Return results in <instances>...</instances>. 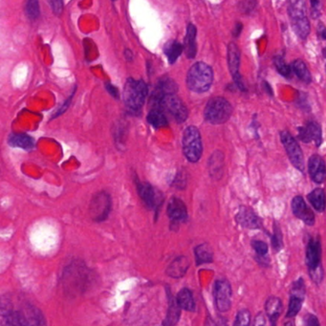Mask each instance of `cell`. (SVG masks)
I'll list each match as a JSON object with an SVG mask.
<instances>
[{"instance_id": "cell-43", "label": "cell", "mask_w": 326, "mask_h": 326, "mask_svg": "<svg viewBox=\"0 0 326 326\" xmlns=\"http://www.w3.org/2000/svg\"><path fill=\"white\" fill-rule=\"evenodd\" d=\"M254 323H255V325H264V324H266V318H265L264 314L259 313L257 315V317H256Z\"/></svg>"}, {"instance_id": "cell-11", "label": "cell", "mask_w": 326, "mask_h": 326, "mask_svg": "<svg viewBox=\"0 0 326 326\" xmlns=\"http://www.w3.org/2000/svg\"><path fill=\"white\" fill-rule=\"evenodd\" d=\"M214 301L219 312H228L231 306V286L226 280H219L214 284Z\"/></svg>"}, {"instance_id": "cell-13", "label": "cell", "mask_w": 326, "mask_h": 326, "mask_svg": "<svg viewBox=\"0 0 326 326\" xmlns=\"http://www.w3.org/2000/svg\"><path fill=\"white\" fill-rule=\"evenodd\" d=\"M292 211L295 216L303 221L306 225L313 226L315 224V214L301 196H296L295 198H293Z\"/></svg>"}, {"instance_id": "cell-28", "label": "cell", "mask_w": 326, "mask_h": 326, "mask_svg": "<svg viewBox=\"0 0 326 326\" xmlns=\"http://www.w3.org/2000/svg\"><path fill=\"white\" fill-rule=\"evenodd\" d=\"M171 295H169V306H168V314L165 321L163 322V324L165 325H174L176 324L179 320L180 317V305L178 304L177 300H173L170 297Z\"/></svg>"}, {"instance_id": "cell-14", "label": "cell", "mask_w": 326, "mask_h": 326, "mask_svg": "<svg viewBox=\"0 0 326 326\" xmlns=\"http://www.w3.org/2000/svg\"><path fill=\"white\" fill-rule=\"evenodd\" d=\"M300 141L309 144L314 142L316 147H319L322 142V133L319 124L315 122H310L305 126L299 128V135Z\"/></svg>"}, {"instance_id": "cell-12", "label": "cell", "mask_w": 326, "mask_h": 326, "mask_svg": "<svg viewBox=\"0 0 326 326\" xmlns=\"http://www.w3.org/2000/svg\"><path fill=\"white\" fill-rule=\"evenodd\" d=\"M137 185V191L140 195L142 200L145 203V205L149 209H155V211H158V207L162 205V201L160 199L159 193L155 191V189L150 185V183H144L141 182L139 179H136L135 181Z\"/></svg>"}, {"instance_id": "cell-10", "label": "cell", "mask_w": 326, "mask_h": 326, "mask_svg": "<svg viewBox=\"0 0 326 326\" xmlns=\"http://www.w3.org/2000/svg\"><path fill=\"white\" fill-rule=\"evenodd\" d=\"M111 210V198L106 193H100L93 197L90 204V213L93 220H106Z\"/></svg>"}, {"instance_id": "cell-32", "label": "cell", "mask_w": 326, "mask_h": 326, "mask_svg": "<svg viewBox=\"0 0 326 326\" xmlns=\"http://www.w3.org/2000/svg\"><path fill=\"white\" fill-rule=\"evenodd\" d=\"M273 62H274V66H275L276 70L282 76L285 77V78H289L291 76V67L286 64V62L282 57L281 56L275 57L273 59Z\"/></svg>"}, {"instance_id": "cell-38", "label": "cell", "mask_w": 326, "mask_h": 326, "mask_svg": "<svg viewBox=\"0 0 326 326\" xmlns=\"http://www.w3.org/2000/svg\"><path fill=\"white\" fill-rule=\"evenodd\" d=\"M256 5V0H242L239 2L238 8L245 14L251 13L253 10L255 9Z\"/></svg>"}, {"instance_id": "cell-22", "label": "cell", "mask_w": 326, "mask_h": 326, "mask_svg": "<svg viewBox=\"0 0 326 326\" xmlns=\"http://www.w3.org/2000/svg\"><path fill=\"white\" fill-rule=\"evenodd\" d=\"M8 144L13 148L24 150H31L34 148V140L27 134L14 133L8 138Z\"/></svg>"}, {"instance_id": "cell-18", "label": "cell", "mask_w": 326, "mask_h": 326, "mask_svg": "<svg viewBox=\"0 0 326 326\" xmlns=\"http://www.w3.org/2000/svg\"><path fill=\"white\" fill-rule=\"evenodd\" d=\"M189 267H190L189 259L185 256H179L168 266L167 273L170 277L179 278L185 275Z\"/></svg>"}, {"instance_id": "cell-23", "label": "cell", "mask_w": 326, "mask_h": 326, "mask_svg": "<svg viewBox=\"0 0 326 326\" xmlns=\"http://www.w3.org/2000/svg\"><path fill=\"white\" fill-rule=\"evenodd\" d=\"M184 50L187 54V57L190 59H194L196 55V27L192 23L187 29Z\"/></svg>"}, {"instance_id": "cell-29", "label": "cell", "mask_w": 326, "mask_h": 326, "mask_svg": "<svg viewBox=\"0 0 326 326\" xmlns=\"http://www.w3.org/2000/svg\"><path fill=\"white\" fill-rule=\"evenodd\" d=\"M148 122L153 127L159 128L168 125V119L164 111L159 108H152L148 115Z\"/></svg>"}, {"instance_id": "cell-25", "label": "cell", "mask_w": 326, "mask_h": 326, "mask_svg": "<svg viewBox=\"0 0 326 326\" xmlns=\"http://www.w3.org/2000/svg\"><path fill=\"white\" fill-rule=\"evenodd\" d=\"M176 300L181 308L190 311V312H193L195 310V301H194V296H193L192 292L190 291L188 288H184L178 293Z\"/></svg>"}, {"instance_id": "cell-9", "label": "cell", "mask_w": 326, "mask_h": 326, "mask_svg": "<svg viewBox=\"0 0 326 326\" xmlns=\"http://www.w3.org/2000/svg\"><path fill=\"white\" fill-rule=\"evenodd\" d=\"M281 140L293 166L300 171H304V157L298 142L294 139L291 133L287 130L281 132Z\"/></svg>"}, {"instance_id": "cell-6", "label": "cell", "mask_w": 326, "mask_h": 326, "mask_svg": "<svg viewBox=\"0 0 326 326\" xmlns=\"http://www.w3.org/2000/svg\"><path fill=\"white\" fill-rule=\"evenodd\" d=\"M288 13L291 18L292 26L301 39H306L310 33V24L306 15L304 0H289Z\"/></svg>"}, {"instance_id": "cell-20", "label": "cell", "mask_w": 326, "mask_h": 326, "mask_svg": "<svg viewBox=\"0 0 326 326\" xmlns=\"http://www.w3.org/2000/svg\"><path fill=\"white\" fill-rule=\"evenodd\" d=\"M224 169V155L223 153L217 150L212 153V156L209 160V171L210 175L213 179H220L223 175Z\"/></svg>"}, {"instance_id": "cell-27", "label": "cell", "mask_w": 326, "mask_h": 326, "mask_svg": "<svg viewBox=\"0 0 326 326\" xmlns=\"http://www.w3.org/2000/svg\"><path fill=\"white\" fill-rule=\"evenodd\" d=\"M183 50H184L183 45L181 44L180 42H178L177 40L168 41L166 43L165 48H164V52L166 54L168 62L170 63H174L176 62L178 58L180 57V55L183 52Z\"/></svg>"}, {"instance_id": "cell-16", "label": "cell", "mask_w": 326, "mask_h": 326, "mask_svg": "<svg viewBox=\"0 0 326 326\" xmlns=\"http://www.w3.org/2000/svg\"><path fill=\"white\" fill-rule=\"evenodd\" d=\"M236 219L239 225L248 229H260L262 227V221L251 209L241 207Z\"/></svg>"}, {"instance_id": "cell-37", "label": "cell", "mask_w": 326, "mask_h": 326, "mask_svg": "<svg viewBox=\"0 0 326 326\" xmlns=\"http://www.w3.org/2000/svg\"><path fill=\"white\" fill-rule=\"evenodd\" d=\"M27 13L30 18L35 19L39 15L38 0H28L27 2Z\"/></svg>"}, {"instance_id": "cell-15", "label": "cell", "mask_w": 326, "mask_h": 326, "mask_svg": "<svg viewBox=\"0 0 326 326\" xmlns=\"http://www.w3.org/2000/svg\"><path fill=\"white\" fill-rule=\"evenodd\" d=\"M309 174L311 179L317 184L326 181V164L319 155H312L308 162Z\"/></svg>"}, {"instance_id": "cell-26", "label": "cell", "mask_w": 326, "mask_h": 326, "mask_svg": "<svg viewBox=\"0 0 326 326\" xmlns=\"http://www.w3.org/2000/svg\"><path fill=\"white\" fill-rule=\"evenodd\" d=\"M194 254H195L197 265L211 263L213 260V253H212V248L210 247L207 243H204V244H201L195 248Z\"/></svg>"}, {"instance_id": "cell-46", "label": "cell", "mask_w": 326, "mask_h": 326, "mask_svg": "<svg viewBox=\"0 0 326 326\" xmlns=\"http://www.w3.org/2000/svg\"><path fill=\"white\" fill-rule=\"evenodd\" d=\"M106 88H107V90L114 96V97H118V90H117V88H115V87H113V86H111V84H106Z\"/></svg>"}, {"instance_id": "cell-19", "label": "cell", "mask_w": 326, "mask_h": 326, "mask_svg": "<svg viewBox=\"0 0 326 326\" xmlns=\"http://www.w3.org/2000/svg\"><path fill=\"white\" fill-rule=\"evenodd\" d=\"M282 309H283V305H282V300L280 298L272 296L266 300L265 312L273 324L276 323L277 318L282 314Z\"/></svg>"}, {"instance_id": "cell-24", "label": "cell", "mask_w": 326, "mask_h": 326, "mask_svg": "<svg viewBox=\"0 0 326 326\" xmlns=\"http://www.w3.org/2000/svg\"><path fill=\"white\" fill-rule=\"evenodd\" d=\"M308 200L314 209L319 212H323L326 209V194L322 189H315L308 194Z\"/></svg>"}, {"instance_id": "cell-21", "label": "cell", "mask_w": 326, "mask_h": 326, "mask_svg": "<svg viewBox=\"0 0 326 326\" xmlns=\"http://www.w3.org/2000/svg\"><path fill=\"white\" fill-rule=\"evenodd\" d=\"M228 64L229 69L232 78H236L239 75L238 70L240 66V50L238 45L235 42H230L228 45Z\"/></svg>"}, {"instance_id": "cell-31", "label": "cell", "mask_w": 326, "mask_h": 326, "mask_svg": "<svg viewBox=\"0 0 326 326\" xmlns=\"http://www.w3.org/2000/svg\"><path fill=\"white\" fill-rule=\"evenodd\" d=\"M302 302H303V299L299 298V297H295V296H291L290 297V301H289V307H288V311H287V317H293L297 316L299 314V312L301 309L302 306Z\"/></svg>"}, {"instance_id": "cell-7", "label": "cell", "mask_w": 326, "mask_h": 326, "mask_svg": "<svg viewBox=\"0 0 326 326\" xmlns=\"http://www.w3.org/2000/svg\"><path fill=\"white\" fill-rule=\"evenodd\" d=\"M183 152L192 163L198 162L202 156L201 134L195 126H188L183 134Z\"/></svg>"}, {"instance_id": "cell-17", "label": "cell", "mask_w": 326, "mask_h": 326, "mask_svg": "<svg viewBox=\"0 0 326 326\" xmlns=\"http://www.w3.org/2000/svg\"><path fill=\"white\" fill-rule=\"evenodd\" d=\"M168 214L169 219L174 223L185 221L188 218L185 203L176 197L171 198L168 203Z\"/></svg>"}, {"instance_id": "cell-1", "label": "cell", "mask_w": 326, "mask_h": 326, "mask_svg": "<svg viewBox=\"0 0 326 326\" xmlns=\"http://www.w3.org/2000/svg\"><path fill=\"white\" fill-rule=\"evenodd\" d=\"M2 318L9 325H41L45 324L44 318L38 309L25 304L14 308L10 303H3Z\"/></svg>"}, {"instance_id": "cell-47", "label": "cell", "mask_w": 326, "mask_h": 326, "mask_svg": "<svg viewBox=\"0 0 326 326\" xmlns=\"http://www.w3.org/2000/svg\"><path fill=\"white\" fill-rule=\"evenodd\" d=\"M323 55H324V58H325L326 59V47H325V49L323 50Z\"/></svg>"}, {"instance_id": "cell-42", "label": "cell", "mask_w": 326, "mask_h": 326, "mask_svg": "<svg viewBox=\"0 0 326 326\" xmlns=\"http://www.w3.org/2000/svg\"><path fill=\"white\" fill-rule=\"evenodd\" d=\"M304 323L306 325L309 326H317L319 325V321L317 319V317L312 314H308L304 317Z\"/></svg>"}, {"instance_id": "cell-35", "label": "cell", "mask_w": 326, "mask_h": 326, "mask_svg": "<svg viewBox=\"0 0 326 326\" xmlns=\"http://www.w3.org/2000/svg\"><path fill=\"white\" fill-rule=\"evenodd\" d=\"M291 296L299 297L304 300L305 297V283L303 278H300L297 282H294L292 285Z\"/></svg>"}, {"instance_id": "cell-34", "label": "cell", "mask_w": 326, "mask_h": 326, "mask_svg": "<svg viewBox=\"0 0 326 326\" xmlns=\"http://www.w3.org/2000/svg\"><path fill=\"white\" fill-rule=\"evenodd\" d=\"M252 246L254 248L258 258H262V259L267 258L269 247L265 242L261 241V240H254L252 242Z\"/></svg>"}, {"instance_id": "cell-41", "label": "cell", "mask_w": 326, "mask_h": 326, "mask_svg": "<svg viewBox=\"0 0 326 326\" xmlns=\"http://www.w3.org/2000/svg\"><path fill=\"white\" fill-rule=\"evenodd\" d=\"M311 2V14L313 18H318L320 14V0H310Z\"/></svg>"}, {"instance_id": "cell-36", "label": "cell", "mask_w": 326, "mask_h": 326, "mask_svg": "<svg viewBox=\"0 0 326 326\" xmlns=\"http://www.w3.org/2000/svg\"><path fill=\"white\" fill-rule=\"evenodd\" d=\"M251 323V313L247 309L240 310L236 317L235 325L247 326Z\"/></svg>"}, {"instance_id": "cell-4", "label": "cell", "mask_w": 326, "mask_h": 326, "mask_svg": "<svg viewBox=\"0 0 326 326\" xmlns=\"http://www.w3.org/2000/svg\"><path fill=\"white\" fill-rule=\"evenodd\" d=\"M148 93V86L142 79L129 78L125 82L123 100L125 106L132 111H138L144 106Z\"/></svg>"}, {"instance_id": "cell-8", "label": "cell", "mask_w": 326, "mask_h": 326, "mask_svg": "<svg viewBox=\"0 0 326 326\" xmlns=\"http://www.w3.org/2000/svg\"><path fill=\"white\" fill-rule=\"evenodd\" d=\"M321 246L317 238H310L306 250V263L309 268L311 277L314 282H321L323 273L321 269Z\"/></svg>"}, {"instance_id": "cell-39", "label": "cell", "mask_w": 326, "mask_h": 326, "mask_svg": "<svg viewBox=\"0 0 326 326\" xmlns=\"http://www.w3.org/2000/svg\"><path fill=\"white\" fill-rule=\"evenodd\" d=\"M172 183L174 187L183 189L185 188V184H187V178H185V173L184 172H178L174 179L172 180Z\"/></svg>"}, {"instance_id": "cell-3", "label": "cell", "mask_w": 326, "mask_h": 326, "mask_svg": "<svg viewBox=\"0 0 326 326\" xmlns=\"http://www.w3.org/2000/svg\"><path fill=\"white\" fill-rule=\"evenodd\" d=\"M213 80L212 67L204 62L194 64L188 72L187 84L192 91L203 93L211 88Z\"/></svg>"}, {"instance_id": "cell-2", "label": "cell", "mask_w": 326, "mask_h": 326, "mask_svg": "<svg viewBox=\"0 0 326 326\" xmlns=\"http://www.w3.org/2000/svg\"><path fill=\"white\" fill-rule=\"evenodd\" d=\"M152 108H159L171 115L177 123H183L188 119L189 111L183 102L175 94L164 95L156 91L151 97Z\"/></svg>"}, {"instance_id": "cell-5", "label": "cell", "mask_w": 326, "mask_h": 326, "mask_svg": "<svg viewBox=\"0 0 326 326\" xmlns=\"http://www.w3.org/2000/svg\"><path fill=\"white\" fill-rule=\"evenodd\" d=\"M232 113V106L229 102L222 97L211 99L204 111V117L207 122L212 124L226 123Z\"/></svg>"}, {"instance_id": "cell-45", "label": "cell", "mask_w": 326, "mask_h": 326, "mask_svg": "<svg viewBox=\"0 0 326 326\" xmlns=\"http://www.w3.org/2000/svg\"><path fill=\"white\" fill-rule=\"evenodd\" d=\"M317 35L322 39H326V28L322 25H319L317 29Z\"/></svg>"}, {"instance_id": "cell-44", "label": "cell", "mask_w": 326, "mask_h": 326, "mask_svg": "<svg viewBox=\"0 0 326 326\" xmlns=\"http://www.w3.org/2000/svg\"><path fill=\"white\" fill-rule=\"evenodd\" d=\"M242 29H243V25H242V23L238 22V23L236 24L235 28H234V31H232V35H235L236 37H238V36H239V35L241 34V31H242Z\"/></svg>"}, {"instance_id": "cell-30", "label": "cell", "mask_w": 326, "mask_h": 326, "mask_svg": "<svg viewBox=\"0 0 326 326\" xmlns=\"http://www.w3.org/2000/svg\"><path fill=\"white\" fill-rule=\"evenodd\" d=\"M292 69L295 72V74L299 77V79L304 81L305 83L311 82V74L309 72L308 68L305 64V62L301 60H296L292 63Z\"/></svg>"}, {"instance_id": "cell-33", "label": "cell", "mask_w": 326, "mask_h": 326, "mask_svg": "<svg viewBox=\"0 0 326 326\" xmlns=\"http://www.w3.org/2000/svg\"><path fill=\"white\" fill-rule=\"evenodd\" d=\"M272 246L275 252H278L283 247V241H282V232L281 229V226L277 225L276 222H274L273 226V235L272 237Z\"/></svg>"}, {"instance_id": "cell-40", "label": "cell", "mask_w": 326, "mask_h": 326, "mask_svg": "<svg viewBox=\"0 0 326 326\" xmlns=\"http://www.w3.org/2000/svg\"><path fill=\"white\" fill-rule=\"evenodd\" d=\"M49 3L56 15H61L63 8V0H49Z\"/></svg>"}]
</instances>
